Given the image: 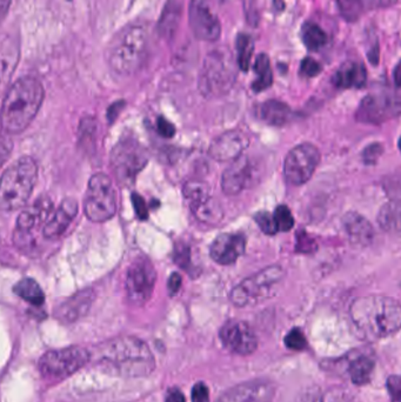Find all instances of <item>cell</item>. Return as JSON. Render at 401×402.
<instances>
[{"mask_svg": "<svg viewBox=\"0 0 401 402\" xmlns=\"http://www.w3.org/2000/svg\"><path fill=\"white\" fill-rule=\"evenodd\" d=\"M90 363L116 377H149L156 360L146 342L135 337L111 339L90 351Z\"/></svg>", "mask_w": 401, "mask_h": 402, "instance_id": "6da1fadb", "label": "cell"}, {"mask_svg": "<svg viewBox=\"0 0 401 402\" xmlns=\"http://www.w3.org/2000/svg\"><path fill=\"white\" fill-rule=\"evenodd\" d=\"M350 314L357 331L369 340L388 338L400 329V303L390 296L358 298L352 303Z\"/></svg>", "mask_w": 401, "mask_h": 402, "instance_id": "7a4b0ae2", "label": "cell"}, {"mask_svg": "<svg viewBox=\"0 0 401 402\" xmlns=\"http://www.w3.org/2000/svg\"><path fill=\"white\" fill-rule=\"evenodd\" d=\"M44 100V87L32 77L19 79L8 89L0 111L5 134H18L36 118Z\"/></svg>", "mask_w": 401, "mask_h": 402, "instance_id": "3957f363", "label": "cell"}, {"mask_svg": "<svg viewBox=\"0 0 401 402\" xmlns=\"http://www.w3.org/2000/svg\"><path fill=\"white\" fill-rule=\"evenodd\" d=\"M149 32L145 24L126 26L114 37L107 50L110 68L121 75H131L142 68L149 50Z\"/></svg>", "mask_w": 401, "mask_h": 402, "instance_id": "277c9868", "label": "cell"}, {"mask_svg": "<svg viewBox=\"0 0 401 402\" xmlns=\"http://www.w3.org/2000/svg\"><path fill=\"white\" fill-rule=\"evenodd\" d=\"M38 178V166L32 158L23 157L4 172L0 179V210L17 211L25 206Z\"/></svg>", "mask_w": 401, "mask_h": 402, "instance_id": "5b68a950", "label": "cell"}, {"mask_svg": "<svg viewBox=\"0 0 401 402\" xmlns=\"http://www.w3.org/2000/svg\"><path fill=\"white\" fill-rule=\"evenodd\" d=\"M284 278L283 267L278 265L266 267L235 286L230 296L231 301L238 307L254 306L263 303L273 296Z\"/></svg>", "mask_w": 401, "mask_h": 402, "instance_id": "8992f818", "label": "cell"}, {"mask_svg": "<svg viewBox=\"0 0 401 402\" xmlns=\"http://www.w3.org/2000/svg\"><path fill=\"white\" fill-rule=\"evenodd\" d=\"M90 359L89 349L72 346L45 353L40 358L38 366L40 373L47 380L61 381L82 370L90 363Z\"/></svg>", "mask_w": 401, "mask_h": 402, "instance_id": "52a82bcc", "label": "cell"}, {"mask_svg": "<svg viewBox=\"0 0 401 402\" xmlns=\"http://www.w3.org/2000/svg\"><path fill=\"white\" fill-rule=\"evenodd\" d=\"M117 192L110 177L103 173L93 175L86 192V217L93 222H104L117 213Z\"/></svg>", "mask_w": 401, "mask_h": 402, "instance_id": "ba28073f", "label": "cell"}, {"mask_svg": "<svg viewBox=\"0 0 401 402\" xmlns=\"http://www.w3.org/2000/svg\"><path fill=\"white\" fill-rule=\"evenodd\" d=\"M149 156L142 144L132 137H124L118 142L111 154V165L118 182L130 185L139 172L145 168Z\"/></svg>", "mask_w": 401, "mask_h": 402, "instance_id": "9c48e42d", "label": "cell"}, {"mask_svg": "<svg viewBox=\"0 0 401 402\" xmlns=\"http://www.w3.org/2000/svg\"><path fill=\"white\" fill-rule=\"evenodd\" d=\"M235 75L233 61L228 54H209L200 75V89L206 94H221L233 85Z\"/></svg>", "mask_w": 401, "mask_h": 402, "instance_id": "30bf717a", "label": "cell"}, {"mask_svg": "<svg viewBox=\"0 0 401 402\" xmlns=\"http://www.w3.org/2000/svg\"><path fill=\"white\" fill-rule=\"evenodd\" d=\"M156 282V272L153 263L145 256H140L130 265L126 275V293L133 305L142 306L153 294Z\"/></svg>", "mask_w": 401, "mask_h": 402, "instance_id": "8fae6325", "label": "cell"}, {"mask_svg": "<svg viewBox=\"0 0 401 402\" xmlns=\"http://www.w3.org/2000/svg\"><path fill=\"white\" fill-rule=\"evenodd\" d=\"M320 163V152L312 144H302L292 149L284 164L285 178L292 185H304L312 178Z\"/></svg>", "mask_w": 401, "mask_h": 402, "instance_id": "7c38bea8", "label": "cell"}, {"mask_svg": "<svg viewBox=\"0 0 401 402\" xmlns=\"http://www.w3.org/2000/svg\"><path fill=\"white\" fill-rule=\"evenodd\" d=\"M185 199L192 213L205 224H217L223 218V210L217 200L212 198L204 182H190L184 187Z\"/></svg>", "mask_w": 401, "mask_h": 402, "instance_id": "4fadbf2b", "label": "cell"}, {"mask_svg": "<svg viewBox=\"0 0 401 402\" xmlns=\"http://www.w3.org/2000/svg\"><path fill=\"white\" fill-rule=\"evenodd\" d=\"M188 23L197 39L216 42L221 37V22L206 0H191L188 6Z\"/></svg>", "mask_w": 401, "mask_h": 402, "instance_id": "5bb4252c", "label": "cell"}, {"mask_svg": "<svg viewBox=\"0 0 401 402\" xmlns=\"http://www.w3.org/2000/svg\"><path fill=\"white\" fill-rule=\"evenodd\" d=\"M219 337L223 345L238 356H251L258 348L256 333L245 321H228L221 327Z\"/></svg>", "mask_w": 401, "mask_h": 402, "instance_id": "9a60e30c", "label": "cell"}, {"mask_svg": "<svg viewBox=\"0 0 401 402\" xmlns=\"http://www.w3.org/2000/svg\"><path fill=\"white\" fill-rule=\"evenodd\" d=\"M276 386L267 379H254L231 387L216 402H272Z\"/></svg>", "mask_w": 401, "mask_h": 402, "instance_id": "2e32d148", "label": "cell"}, {"mask_svg": "<svg viewBox=\"0 0 401 402\" xmlns=\"http://www.w3.org/2000/svg\"><path fill=\"white\" fill-rule=\"evenodd\" d=\"M400 103L393 96H369L362 100L357 119L366 124H381L399 114Z\"/></svg>", "mask_w": 401, "mask_h": 402, "instance_id": "e0dca14e", "label": "cell"}, {"mask_svg": "<svg viewBox=\"0 0 401 402\" xmlns=\"http://www.w3.org/2000/svg\"><path fill=\"white\" fill-rule=\"evenodd\" d=\"M249 137L239 130L225 132L211 144L210 156L214 161L228 163L242 157L244 151L249 147Z\"/></svg>", "mask_w": 401, "mask_h": 402, "instance_id": "ac0fdd59", "label": "cell"}, {"mask_svg": "<svg viewBox=\"0 0 401 402\" xmlns=\"http://www.w3.org/2000/svg\"><path fill=\"white\" fill-rule=\"evenodd\" d=\"M231 163L221 177V189L228 196H237L251 185L253 168L249 158L242 156Z\"/></svg>", "mask_w": 401, "mask_h": 402, "instance_id": "d6986e66", "label": "cell"}, {"mask_svg": "<svg viewBox=\"0 0 401 402\" xmlns=\"http://www.w3.org/2000/svg\"><path fill=\"white\" fill-rule=\"evenodd\" d=\"M246 240L242 234L235 233H224L218 235L212 242L210 249V256L216 263L223 266L232 265L242 256L245 251Z\"/></svg>", "mask_w": 401, "mask_h": 402, "instance_id": "ffe728a7", "label": "cell"}, {"mask_svg": "<svg viewBox=\"0 0 401 402\" xmlns=\"http://www.w3.org/2000/svg\"><path fill=\"white\" fill-rule=\"evenodd\" d=\"M93 298H94V294L91 289H85V291L77 293L72 298L66 300L65 303H61L56 310L54 315L58 320L64 324H72L87 313Z\"/></svg>", "mask_w": 401, "mask_h": 402, "instance_id": "44dd1931", "label": "cell"}, {"mask_svg": "<svg viewBox=\"0 0 401 402\" xmlns=\"http://www.w3.org/2000/svg\"><path fill=\"white\" fill-rule=\"evenodd\" d=\"M78 214V203L75 199L68 198L61 203L54 217L47 221L44 227V235L49 239L59 238L68 226L71 225L75 215Z\"/></svg>", "mask_w": 401, "mask_h": 402, "instance_id": "7402d4cb", "label": "cell"}, {"mask_svg": "<svg viewBox=\"0 0 401 402\" xmlns=\"http://www.w3.org/2000/svg\"><path fill=\"white\" fill-rule=\"evenodd\" d=\"M52 211V203L49 198H40L36 203L23 211L17 221V231L19 233H29L31 230L47 220Z\"/></svg>", "mask_w": 401, "mask_h": 402, "instance_id": "603a6c76", "label": "cell"}, {"mask_svg": "<svg viewBox=\"0 0 401 402\" xmlns=\"http://www.w3.org/2000/svg\"><path fill=\"white\" fill-rule=\"evenodd\" d=\"M343 226L348 238L355 245L367 246L373 241L374 231L367 219L355 212H350L343 218Z\"/></svg>", "mask_w": 401, "mask_h": 402, "instance_id": "cb8c5ba5", "label": "cell"}, {"mask_svg": "<svg viewBox=\"0 0 401 402\" xmlns=\"http://www.w3.org/2000/svg\"><path fill=\"white\" fill-rule=\"evenodd\" d=\"M366 68L364 65L355 61H348L341 65L333 77L334 85L339 89H360L365 85Z\"/></svg>", "mask_w": 401, "mask_h": 402, "instance_id": "d4e9b609", "label": "cell"}, {"mask_svg": "<svg viewBox=\"0 0 401 402\" xmlns=\"http://www.w3.org/2000/svg\"><path fill=\"white\" fill-rule=\"evenodd\" d=\"M258 117L272 126H284L295 118V113L283 101L269 100L258 107Z\"/></svg>", "mask_w": 401, "mask_h": 402, "instance_id": "484cf974", "label": "cell"}, {"mask_svg": "<svg viewBox=\"0 0 401 402\" xmlns=\"http://www.w3.org/2000/svg\"><path fill=\"white\" fill-rule=\"evenodd\" d=\"M19 59L18 43L12 38L5 40L0 47V91L8 85Z\"/></svg>", "mask_w": 401, "mask_h": 402, "instance_id": "4316f807", "label": "cell"}, {"mask_svg": "<svg viewBox=\"0 0 401 402\" xmlns=\"http://www.w3.org/2000/svg\"><path fill=\"white\" fill-rule=\"evenodd\" d=\"M374 370V361L371 356H358L348 363L347 374L350 380L357 386L369 384Z\"/></svg>", "mask_w": 401, "mask_h": 402, "instance_id": "83f0119b", "label": "cell"}, {"mask_svg": "<svg viewBox=\"0 0 401 402\" xmlns=\"http://www.w3.org/2000/svg\"><path fill=\"white\" fill-rule=\"evenodd\" d=\"M181 12L183 0H168L159 23V32L161 36L165 38L173 36L180 22Z\"/></svg>", "mask_w": 401, "mask_h": 402, "instance_id": "f1b7e54d", "label": "cell"}, {"mask_svg": "<svg viewBox=\"0 0 401 402\" xmlns=\"http://www.w3.org/2000/svg\"><path fill=\"white\" fill-rule=\"evenodd\" d=\"M15 293L33 306H42L45 301V294L38 282L33 279H23L15 286Z\"/></svg>", "mask_w": 401, "mask_h": 402, "instance_id": "f546056e", "label": "cell"}, {"mask_svg": "<svg viewBox=\"0 0 401 402\" xmlns=\"http://www.w3.org/2000/svg\"><path fill=\"white\" fill-rule=\"evenodd\" d=\"M257 79L253 82L252 89L254 92H263L269 89L273 82V75L271 70L270 59L266 54H260L257 58L256 65H254Z\"/></svg>", "mask_w": 401, "mask_h": 402, "instance_id": "4dcf8cb0", "label": "cell"}, {"mask_svg": "<svg viewBox=\"0 0 401 402\" xmlns=\"http://www.w3.org/2000/svg\"><path fill=\"white\" fill-rule=\"evenodd\" d=\"M302 42L309 51L320 50L326 45V33L316 24L307 23L302 29Z\"/></svg>", "mask_w": 401, "mask_h": 402, "instance_id": "1f68e13d", "label": "cell"}, {"mask_svg": "<svg viewBox=\"0 0 401 402\" xmlns=\"http://www.w3.org/2000/svg\"><path fill=\"white\" fill-rule=\"evenodd\" d=\"M237 50L239 68L244 72L249 71L253 54L252 38L249 34H240L237 40Z\"/></svg>", "mask_w": 401, "mask_h": 402, "instance_id": "d6a6232c", "label": "cell"}, {"mask_svg": "<svg viewBox=\"0 0 401 402\" xmlns=\"http://www.w3.org/2000/svg\"><path fill=\"white\" fill-rule=\"evenodd\" d=\"M341 15L347 22H357L364 12V0H337Z\"/></svg>", "mask_w": 401, "mask_h": 402, "instance_id": "836d02e7", "label": "cell"}, {"mask_svg": "<svg viewBox=\"0 0 401 402\" xmlns=\"http://www.w3.org/2000/svg\"><path fill=\"white\" fill-rule=\"evenodd\" d=\"M274 222L277 226V231L288 232L291 231L295 226V218L292 215L291 211L288 207L280 205L276 208L273 214Z\"/></svg>", "mask_w": 401, "mask_h": 402, "instance_id": "e575fe53", "label": "cell"}, {"mask_svg": "<svg viewBox=\"0 0 401 402\" xmlns=\"http://www.w3.org/2000/svg\"><path fill=\"white\" fill-rule=\"evenodd\" d=\"M285 346L292 351H304L307 347V340L302 329L293 328L285 337Z\"/></svg>", "mask_w": 401, "mask_h": 402, "instance_id": "d590c367", "label": "cell"}, {"mask_svg": "<svg viewBox=\"0 0 401 402\" xmlns=\"http://www.w3.org/2000/svg\"><path fill=\"white\" fill-rule=\"evenodd\" d=\"M379 225L385 230H393L397 225V208L394 205H386L379 215Z\"/></svg>", "mask_w": 401, "mask_h": 402, "instance_id": "8d00e7d4", "label": "cell"}, {"mask_svg": "<svg viewBox=\"0 0 401 402\" xmlns=\"http://www.w3.org/2000/svg\"><path fill=\"white\" fill-rule=\"evenodd\" d=\"M254 221L259 226L260 230L266 234L273 235L277 233V226L274 222L273 215L269 212H258L254 215Z\"/></svg>", "mask_w": 401, "mask_h": 402, "instance_id": "74e56055", "label": "cell"}, {"mask_svg": "<svg viewBox=\"0 0 401 402\" xmlns=\"http://www.w3.org/2000/svg\"><path fill=\"white\" fill-rule=\"evenodd\" d=\"M192 402H210V391L205 382H197L192 388Z\"/></svg>", "mask_w": 401, "mask_h": 402, "instance_id": "f35d334b", "label": "cell"}, {"mask_svg": "<svg viewBox=\"0 0 401 402\" xmlns=\"http://www.w3.org/2000/svg\"><path fill=\"white\" fill-rule=\"evenodd\" d=\"M300 72L304 77H307V78H312V77H316V75H319L321 72V66H320L318 61H314L313 58H305L302 63V68H300Z\"/></svg>", "mask_w": 401, "mask_h": 402, "instance_id": "ab89813d", "label": "cell"}, {"mask_svg": "<svg viewBox=\"0 0 401 402\" xmlns=\"http://www.w3.org/2000/svg\"><path fill=\"white\" fill-rule=\"evenodd\" d=\"M132 203L135 207V213L138 215L140 220H146L149 218V208L146 205L145 200L142 196H139L138 193L132 194Z\"/></svg>", "mask_w": 401, "mask_h": 402, "instance_id": "60d3db41", "label": "cell"}, {"mask_svg": "<svg viewBox=\"0 0 401 402\" xmlns=\"http://www.w3.org/2000/svg\"><path fill=\"white\" fill-rule=\"evenodd\" d=\"M156 131L164 138H172L175 134L173 124H171L170 121L163 117L158 118L156 120Z\"/></svg>", "mask_w": 401, "mask_h": 402, "instance_id": "b9f144b4", "label": "cell"}, {"mask_svg": "<svg viewBox=\"0 0 401 402\" xmlns=\"http://www.w3.org/2000/svg\"><path fill=\"white\" fill-rule=\"evenodd\" d=\"M400 377L397 375H392L387 381V388L390 398L393 402H400L401 394Z\"/></svg>", "mask_w": 401, "mask_h": 402, "instance_id": "7bdbcfd3", "label": "cell"}, {"mask_svg": "<svg viewBox=\"0 0 401 402\" xmlns=\"http://www.w3.org/2000/svg\"><path fill=\"white\" fill-rule=\"evenodd\" d=\"M383 153V147L380 144H373L371 146L367 147L364 153H362V158L365 161L366 164H373L378 161V158Z\"/></svg>", "mask_w": 401, "mask_h": 402, "instance_id": "ee69618b", "label": "cell"}, {"mask_svg": "<svg viewBox=\"0 0 401 402\" xmlns=\"http://www.w3.org/2000/svg\"><path fill=\"white\" fill-rule=\"evenodd\" d=\"M6 136L0 137V168L8 161L12 151V140Z\"/></svg>", "mask_w": 401, "mask_h": 402, "instance_id": "f6af8a7d", "label": "cell"}, {"mask_svg": "<svg viewBox=\"0 0 401 402\" xmlns=\"http://www.w3.org/2000/svg\"><path fill=\"white\" fill-rule=\"evenodd\" d=\"M297 238H298V245H297V249H298L299 252H312L316 249V242L313 239L309 238V235L305 234L304 233V237L299 234L297 235Z\"/></svg>", "mask_w": 401, "mask_h": 402, "instance_id": "bcb514c9", "label": "cell"}, {"mask_svg": "<svg viewBox=\"0 0 401 402\" xmlns=\"http://www.w3.org/2000/svg\"><path fill=\"white\" fill-rule=\"evenodd\" d=\"M174 261L180 265L183 268L187 266L188 261H190V249L188 247H178L175 249V256H174Z\"/></svg>", "mask_w": 401, "mask_h": 402, "instance_id": "7dc6e473", "label": "cell"}, {"mask_svg": "<svg viewBox=\"0 0 401 402\" xmlns=\"http://www.w3.org/2000/svg\"><path fill=\"white\" fill-rule=\"evenodd\" d=\"M181 282L183 280H181L180 275H178V273H172L171 275L170 279H168V286H167L171 296H175L179 292V289L181 287Z\"/></svg>", "mask_w": 401, "mask_h": 402, "instance_id": "c3c4849f", "label": "cell"}, {"mask_svg": "<svg viewBox=\"0 0 401 402\" xmlns=\"http://www.w3.org/2000/svg\"><path fill=\"white\" fill-rule=\"evenodd\" d=\"M165 402H186V398L179 388L173 387L167 391Z\"/></svg>", "mask_w": 401, "mask_h": 402, "instance_id": "681fc988", "label": "cell"}, {"mask_svg": "<svg viewBox=\"0 0 401 402\" xmlns=\"http://www.w3.org/2000/svg\"><path fill=\"white\" fill-rule=\"evenodd\" d=\"M11 4L12 0H0V23L3 22L5 17L8 15Z\"/></svg>", "mask_w": 401, "mask_h": 402, "instance_id": "f907efd6", "label": "cell"}, {"mask_svg": "<svg viewBox=\"0 0 401 402\" xmlns=\"http://www.w3.org/2000/svg\"><path fill=\"white\" fill-rule=\"evenodd\" d=\"M371 6H376V8H385V6H390L397 3V0H367Z\"/></svg>", "mask_w": 401, "mask_h": 402, "instance_id": "816d5d0a", "label": "cell"}, {"mask_svg": "<svg viewBox=\"0 0 401 402\" xmlns=\"http://www.w3.org/2000/svg\"><path fill=\"white\" fill-rule=\"evenodd\" d=\"M400 66L397 65V68H395V71H394V78H395V82H397V85H400Z\"/></svg>", "mask_w": 401, "mask_h": 402, "instance_id": "f5cc1de1", "label": "cell"}]
</instances>
